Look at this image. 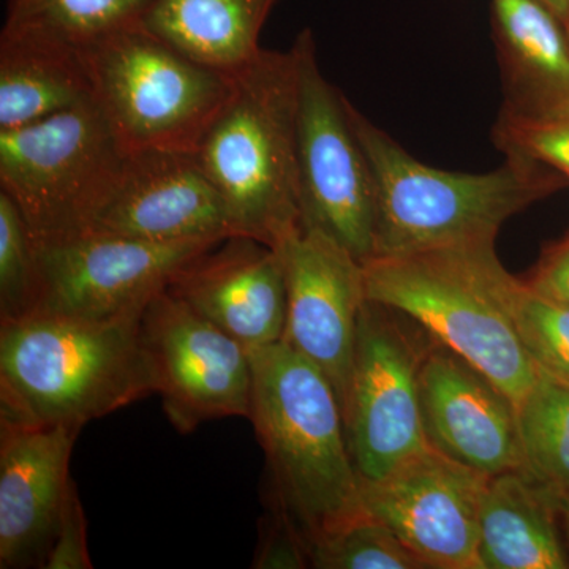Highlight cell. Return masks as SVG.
Returning <instances> with one entry per match:
<instances>
[{"instance_id": "277c9868", "label": "cell", "mask_w": 569, "mask_h": 569, "mask_svg": "<svg viewBox=\"0 0 569 569\" xmlns=\"http://www.w3.org/2000/svg\"><path fill=\"white\" fill-rule=\"evenodd\" d=\"M258 441L274 500L310 539L362 511L361 481L331 381L287 343L250 350Z\"/></svg>"}, {"instance_id": "2e32d148", "label": "cell", "mask_w": 569, "mask_h": 569, "mask_svg": "<svg viewBox=\"0 0 569 569\" xmlns=\"http://www.w3.org/2000/svg\"><path fill=\"white\" fill-rule=\"evenodd\" d=\"M167 290L247 350L282 342L287 283L274 247L230 236L182 266Z\"/></svg>"}, {"instance_id": "8992f818", "label": "cell", "mask_w": 569, "mask_h": 569, "mask_svg": "<svg viewBox=\"0 0 569 569\" xmlns=\"http://www.w3.org/2000/svg\"><path fill=\"white\" fill-rule=\"evenodd\" d=\"M129 152L96 102L0 130V190L33 244L89 230L114 193Z\"/></svg>"}, {"instance_id": "5b68a950", "label": "cell", "mask_w": 569, "mask_h": 569, "mask_svg": "<svg viewBox=\"0 0 569 569\" xmlns=\"http://www.w3.org/2000/svg\"><path fill=\"white\" fill-rule=\"evenodd\" d=\"M298 96L295 48L261 50L236 71L230 100L194 151L227 206L236 236L274 249L301 228Z\"/></svg>"}, {"instance_id": "30bf717a", "label": "cell", "mask_w": 569, "mask_h": 569, "mask_svg": "<svg viewBox=\"0 0 569 569\" xmlns=\"http://www.w3.org/2000/svg\"><path fill=\"white\" fill-rule=\"evenodd\" d=\"M219 242H151L86 230L33 244L37 299L32 313L82 320L137 316L182 266Z\"/></svg>"}, {"instance_id": "cb8c5ba5", "label": "cell", "mask_w": 569, "mask_h": 569, "mask_svg": "<svg viewBox=\"0 0 569 569\" xmlns=\"http://www.w3.org/2000/svg\"><path fill=\"white\" fill-rule=\"evenodd\" d=\"M310 568L422 569L383 522L361 512L309 541Z\"/></svg>"}, {"instance_id": "7a4b0ae2", "label": "cell", "mask_w": 569, "mask_h": 569, "mask_svg": "<svg viewBox=\"0 0 569 569\" xmlns=\"http://www.w3.org/2000/svg\"><path fill=\"white\" fill-rule=\"evenodd\" d=\"M350 116L376 183L373 258L496 242L511 217L568 183L519 156L488 173L440 170L415 159L351 102Z\"/></svg>"}, {"instance_id": "d4e9b609", "label": "cell", "mask_w": 569, "mask_h": 569, "mask_svg": "<svg viewBox=\"0 0 569 569\" xmlns=\"http://www.w3.org/2000/svg\"><path fill=\"white\" fill-rule=\"evenodd\" d=\"M507 307L523 350L539 373L569 387V305L512 277Z\"/></svg>"}, {"instance_id": "ac0fdd59", "label": "cell", "mask_w": 569, "mask_h": 569, "mask_svg": "<svg viewBox=\"0 0 569 569\" xmlns=\"http://www.w3.org/2000/svg\"><path fill=\"white\" fill-rule=\"evenodd\" d=\"M500 63V112L523 118L569 110V37L541 0H490Z\"/></svg>"}, {"instance_id": "603a6c76", "label": "cell", "mask_w": 569, "mask_h": 569, "mask_svg": "<svg viewBox=\"0 0 569 569\" xmlns=\"http://www.w3.org/2000/svg\"><path fill=\"white\" fill-rule=\"evenodd\" d=\"M523 470L557 497L569 492V387L538 372L518 407Z\"/></svg>"}, {"instance_id": "4dcf8cb0", "label": "cell", "mask_w": 569, "mask_h": 569, "mask_svg": "<svg viewBox=\"0 0 569 569\" xmlns=\"http://www.w3.org/2000/svg\"><path fill=\"white\" fill-rule=\"evenodd\" d=\"M557 505H559L560 526L569 556V492L557 497Z\"/></svg>"}, {"instance_id": "7c38bea8", "label": "cell", "mask_w": 569, "mask_h": 569, "mask_svg": "<svg viewBox=\"0 0 569 569\" xmlns=\"http://www.w3.org/2000/svg\"><path fill=\"white\" fill-rule=\"evenodd\" d=\"M488 477L427 448L387 477L361 482V507L425 568L481 569L479 511Z\"/></svg>"}, {"instance_id": "8fae6325", "label": "cell", "mask_w": 569, "mask_h": 569, "mask_svg": "<svg viewBox=\"0 0 569 569\" xmlns=\"http://www.w3.org/2000/svg\"><path fill=\"white\" fill-rule=\"evenodd\" d=\"M140 337L153 395L179 432L211 419H249L252 359L242 343L167 288L142 310Z\"/></svg>"}, {"instance_id": "44dd1931", "label": "cell", "mask_w": 569, "mask_h": 569, "mask_svg": "<svg viewBox=\"0 0 569 569\" xmlns=\"http://www.w3.org/2000/svg\"><path fill=\"white\" fill-rule=\"evenodd\" d=\"M277 0H156L144 29L211 69L236 73L260 54Z\"/></svg>"}, {"instance_id": "e0dca14e", "label": "cell", "mask_w": 569, "mask_h": 569, "mask_svg": "<svg viewBox=\"0 0 569 569\" xmlns=\"http://www.w3.org/2000/svg\"><path fill=\"white\" fill-rule=\"evenodd\" d=\"M80 427L0 419V568H43Z\"/></svg>"}, {"instance_id": "ba28073f", "label": "cell", "mask_w": 569, "mask_h": 569, "mask_svg": "<svg viewBox=\"0 0 569 569\" xmlns=\"http://www.w3.org/2000/svg\"><path fill=\"white\" fill-rule=\"evenodd\" d=\"M293 48L301 230L332 239L366 264L376 244V183L351 121L350 100L321 73L312 31L299 33Z\"/></svg>"}, {"instance_id": "6da1fadb", "label": "cell", "mask_w": 569, "mask_h": 569, "mask_svg": "<svg viewBox=\"0 0 569 569\" xmlns=\"http://www.w3.org/2000/svg\"><path fill=\"white\" fill-rule=\"evenodd\" d=\"M141 316L0 321V419L82 429L153 395Z\"/></svg>"}, {"instance_id": "836d02e7", "label": "cell", "mask_w": 569, "mask_h": 569, "mask_svg": "<svg viewBox=\"0 0 569 569\" xmlns=\"http://www.w3.org/2000/svg\"><path fill=\"white\" fill-rule=\"evenodd\" d=\"M10 2H17V0H10Z\"/></svg>"}, {"instance_id": "f546056e", "label": "cell", "mask_w": 569, "mask_h": 569, "mask_svg": "<svg viewBox=\"0 0 569 569\" xmlns=\"http://www.w3.org/2000/svg\"><path fill=\"white\" fill-rule=\"evenodd\" d=\"M526 282L538 293L569 305V234L542 252Z\"/></svg>"}, {"instance_id": "9a60e30c", "label": "cell", "mask_w": 569, "mask_h": 569, "mask_svg": "<svg viewBox=\"0 0 569 569\" xmlns=\"http://www.w3.org/2000/svg\"><path fill=\"white\" fill-rule=\"evenodd\" d=\"M89 230L151 242L236 236L219 190L193 152H129L114 193Z\"/></svg>"}, {"instance_id": "d6a6232c", "label": "cell", "mask_w": 569, "mask_h": 569, "mask_svg": "<svg viewBox=\"0 0 569 569\" xmlns=\"http://www.w3.org/2000/svg\"><path fill=\"white\" fill-rule=\"evenodd\" d=\"M565 28H567V32H568V37H569V11H568L567 21H565Z\"/></svg>"}, {"instance_id": "ffe728a7", "label": "cell", "mask_w": 569, "mask_h": 569, "mask_svg": "<svg viewBox=\"0 0 569 569\" xmlns=\"http://www.w3.org/2000/svg\"><path fill=\"white\" fill-rule=\"evenodd\" d=\"M96 102L84 52L48 36L3 28L0 37V130L43 121Z\"/></svg>"}, {"instance_id": "4316f807", "label": "cell", "mask_w": 569, "mask_h": 569, "mask_svg": "<svg viewBox=\"0 0 569 569\" xmlns=\"http://www.w3.org/2000/svg\"><path fill=\"white\" fill-rule=\"evenodd\" d=\"M492 137L505 156L546 164L569 182V110L535 118L500 112Z\"/></svg>"}, {"instance_id": "4fadbf2b", "label": "cell", "mask_w": 569, "mask_h": 569, "mask_svg": "<svg viewBox=\"0 0 569 569\" xmlns=\"http://www.w3.org/2000/svg\"><path fill=\"white\" fill-rule=\"evenodd\" d=\"M276 249L287 283L282 342L325 373L343 411L367 302L365 264L332 239L301 228Z\"/></svg>"}, {"instance_id": "484cf974", "label": "cell", "mask_w": 569, "mask_h": 569, "mask_svg": "<svg viewBox=\"0 0 569 569\" xmlns=\"http://www.w3.org/2000/svg\"><path fill=\"white\" fill-rule=\"evenodd\" d=\"M36 299V247L20 209L0 190V321L31 316Z\"/></svg>"}, {"instance_id": "d6986e66", "label": "cell", "mask_w": 569, "mask_h": 569, "mask_svg": "<svg viewBox=\"0 0 569 569\" xmlns=\"http://www.w3.org/2000/svg\"><path fill=\"white\" fill-rule=\"evenodd\" d=\"M481 569H568L557 496L520 470L488 478L479 511Z\"/></svg>"}, {"instance_id": "52a82bcc", "label": "cell", "mask_w": 569, "mask_h": 569, "mask_svg": "<svg viewBox=\"0 0 569 569\" xmlns=\"http://www.w3.org/2000/svg\"><path fill=\"white\" fill-rule=\"evenodd\" d=\"M82 52L96 103L127 152L194 153L233 93L236 73L193 61L144 28Z\"/></svg>"}, {"instance_id": "f1b7e54d", "label": "cell", "mask_w": 569, "mask_h": 569, "mask_svg": "<svg viewBox=\"0 0 569 569\" xmlns=\"http://www.w3.org/2000/svg\"><path fill=\"white\" fill-rule=\"evenodd\" d=\"M93 567L89 557L88 538H86L84 509L74 489L73 481L67 489L63 500L61 518L44 569H91Z\"/></svg>"}, {"instance_id": "3957f363", "label": "cell", "mask_w": 569, "mask_h": 569, "mask_svg": "<svg viewBox=\"0 0 569 569\" xmlns=\"http://www.w3.org/2000/svg\"><path fill=\"white\" fill-rule=\"evenodd\" d=\"M367 301L413 321L519 407L538 380L507 307L509 274L496 242L447 247L365 264Z\"/></svg>"}, {"instance_id": "9c48e42d", "label": "cell", "mask_w": 569, "mask_h": 569, "mask_svg": "<svg viewBox=\"0 0 569 569\" xmlns=\"http://www.w3.org/2000/svg\"><path fill=\"white\" fill-rule=\"evenodd\" d=\"M429 342L400 325V313L367 301L343 419L359 481L372 482L429 448L422 427L419 370Z\"/></svg>"}, {"instance_id": "83f0119b", "label": "cell", "mask_w": 569, "mask_h": 569, "mask_svg": "<svg viewBox=\"0 0 569 569\" xmlns=\"http://www.w3.org/2000/svg\"><path fill=\"white\" fill-rule=\"evenodd\" d=\"M274 515L264 522L254 552L253 568H310L309 542L293 519L274 500Z\"/></svg>"}, {"instance_id": "1f68e13d", "label": "cell", "mask_w": 569, "mask_h": 569, "mask_svg": "<svg viewBox=\"0 0 569 569\" xmlns=\"http://www.w3.org/2000/svg\"><path fill=\"white\" fill-rule=\"evenodd\" d=\"M541 2L546 3V6H548L565 24L569 11V0H541Z\"/></svg>"}, {"instance_id": "5bb4252c", "label": "cell", "mask_w": 569, "mask_h": 569, "mask_svg": "<svg viewBox=\"0 0 569 569\" xmlns=\"http://www.w3.org/2000/svg\"><path fill=\"white\" fill-rule=\"evenodd\" d=\"M419 392L433 451L488 478L523 468L518 407L466 359L430 340Z\"/></svg>"}, {"instance_id": "7402d4cb", "label": "cell", "mask_w": 569, "mask_h": 569, "mask_svg": "<svg viewBox=\"0 0 569 569\" xmlns=\"http://www.w3.org/2000/svg\"><path fill=\"white\" fill-rule=\"evenodd\" d=\"M156 0H17L3 28L51 37L86 51L144 28Z\"/></svg>"}]
</instances>
